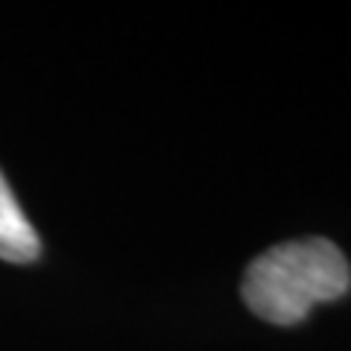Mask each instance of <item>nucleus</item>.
<instances>
[{"label":"nucleus","mask_w":351,"mask_h":351,"mask_svg":"<svg viewBox=\"0 0 351 351\" xmlns=\"http://www.w3.org/2000/svg\"><path fill=\"white\" fill-rule=\"evenodd\" d=\"M351 287L346 255L325 237L278 243L246 267L240 295L269 325H295L316 304L337 302Z\"/></svg>","instance_id":"f257e3e1"},{"label":"nucleus","mask_w":351,"mask_h":351,"mask_svg":"<svg viewBox=\"0 0 351 351\" xmlns=\"http://www.w3.org/2000/svg\"><path fill=\"white\" fill-rule=\"evenodd\" d=\"M41 255V240L21 211L6 176L0 173V258L9 263H32Z\"/></svg>","instance_id":"f03ea898"}]
</instances>
